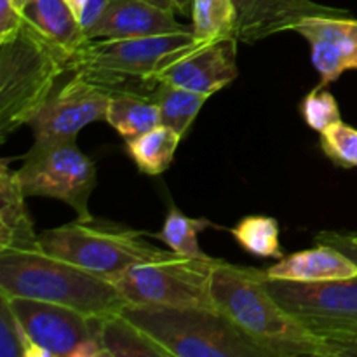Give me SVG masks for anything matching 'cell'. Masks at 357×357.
Returning a JSON list of instances; mask_svg holds the SVG:
<instances>
[{
	"mask_svg": "<svg viewBox=\"0 0 357 357\" xmlns=\"http://www.w3.org/2000/svg\"><path fill=\"white\" fill-rule=\"evenodd\" d=\"M232 237L244 251L260 258H284L279 241V223L271 216L253 215L241 220L232 230Z\"/></svg>",
	"mask_w": 357,
	"mask_h": 357,
	"instance_id": "25",
	"label": "cell"
},
{
	"mask_svg": "<svg viewBox=\"0 0 357 357\" xmlns=\"http://www.w3.org/2000/svg\"><path fill=\"white\" fill-rule=\"evenodd\" d=\"M0 293L58 303L100 319L128 305L114 281L51 257L42 246L0 255Z\"/></svg>",
	"mask_w": 357,
	"mask_h": 357,
	"instance_id": "3",
	"label": "cell"
},
{
	"mask_svg": "<svg viewBox=\"0 0 357 357\" xmlns=\"http://www.w3.org/2000/svg\"><path fill=\"white\" fill-rule=\"evenodd\" d=\"M314 239H316V244H330V246L337 248L342 253L347 255L354 264H357V243L352 239L351 234L323 230V232H317Z\"/></svg>",
	"mask_w": 357,
	"mask_h": 357,
	"instance_id": "31",
	"label": "cell"
},
{
	"mask_svg": "<svg viewBox=\"0 0 357 357\" xmlns=\"http://www.w3.org/2000/svg\"><path fill=\"white\" fill-rule=\"evenodd\" d=\"M101 345L105 356H149V357H169L159 344L146 337L138 326L121 314L101 319Z\"/></svg>",
	"mask_w": 357,
	"mask_h": 357,
	"instance_id": "22",
	"label": "cell"
},
{
	"mask_svg": "<svg viewBox=\"0 0 357 357\" xmlns=\"http://www.w3.org/2000/svg\"><path fill=\"white\" fill-rule=\"evenodd\" d=\"M146 236L149 232L91 215L42 232L40 246L51 257L115 282L132 265L166 253L152 246Z\"/></svg>",
	"mask_w": 357,
	"mask_h": 357,
	"instance_id": "6",
	"label": "cell"
},
{
	"mask_svg": "<svg viewBox=\"0 0 357 357\" xmlns=\"http://www.w3.org/2000/svg\"><path fill=\"white\" fill-rule=\"evenodd\" d=\"M122 316L169 357H268L215 307L126 305Z\"/></svg>",
	"mask_w": 357,
	"mask_h": 357,
	"instance_id": "4",
	"label": "cell"
},
{
	"mask_svg": "<svg viewBox=\"0 0 357 357\" xmlns=\"http://www.w3.org/2000/svg\"><path fill=\"white\" fill-rule=\"evenodd\" d=\"M267 272L220 260L209 282V296L268 357H335L333 349L303 328L267 288Z\"/></svg>",
	"mask_w": 357,
	"mask_h": 357,
	"instance_id": "1",
	"label": "cell"
},
{
	"mask_svg": "<svg viewBox=\"0 0 357 357\" xmlns=\"http://www.w3.org/2000/svg\"><path fill=\"white\" fill-rule=\"evenodd\" d=\"M183 31H192V24L178 23L173 10H164L143 0H110L87 37L139 38Z\"/></svg>",
	"mask_w": 357,
	"mask_h": 357,
	"instance_id": "15",
	"label": "cell"
},
{
	"mask_svg": "<svg viewBox=\"0 0 357 357\" xmlns=\"http://www.w3.org/2000/svg\"><path fill=\"white\" fill-rule=\"evenodd\" d=\"M23 16L40 33L70 52H75L89 38L66 0H33L23 9Z\"/></svg>",
	"mask_w": 357,
	"mask_h": 357,
	"instance_id": "18",
	"label": "cell"
},
{
	"mask_svg": "<svg viewBox=\"0 0 357 357\" xmlns=\"http://www.w3.org/2000/svg\"><path fill=\"white\" fill-rule=\"evenodd\" d=\"M72 56L26 20L16 33L0 40V142L30 124L72 75Z\"/></svg>",
	"mask_w": 357,
	"mask_h": 357,
	"instance_id": "2",
	"label": "cell"
},
{
	"mask_svg": "<svg viewBox=\"0 0 357 357\" xmlns=\"http://www.w3.org/2000/svg\"><path fill=\"white\" fill-rule=\"evenodd\" d=\"M265 272L271 279L324 282L354 278L357 275V264L330 244H317L312 250L298 251L281 258Z\"/></svg>",
	"mask_w": 357,
	"mask_h": 357,
	"instance_id": "17",
	"label": "cell"
},
{
	"mask_svg": "<svg viewBox=\"0 0 357 357\" xmlns=\"http://www.w3.org/2000/svg\"><path fill=\"white\" fill-rule=\"evenodd\" d=\"M110 96V91L79 73L66 77L28 124L35 138L28 152L75 139L80 129L96 121H105Z\"/></svg>",
	"mask_w": 357,
	"mask_h": 357,
	"instance_id": "11",
	"label": "cell"
},
{
	"mask_svg": "<svg viewBox=\"0 0 357 357\" xmlns=\"http://www.w3.org/2000/svg\"><path fill=\"white\" fill-rule=\"evenodd\" d=\"M275 300L310 331L333 349L357 338V275L324 282L265 279Z\"/></svg>",
	"mask_w": 357,
	"mask_h": 357,
	"instance_id": "8",
	"label": "cell"
},
{
	"mask_svg": "<svg viewBox=\"0 0 357 357\" xmlns=\"http://www.w3.org/2000/svg\"><path fill=\"white\" fill-rule=\"evenodd\" d=\"M143 2L152 3V6L160 7L164 10H173V13H176V7H174L173 0H143Z\"/></svg>",
	"mask_w": 357,
	"mask_h": 357,
	"instance_id": "33",
	"label": "cell"
},
{
	"mask_svg": "<svg viewBox=\"0 0 357 357\" xmlns=\"http://www.w3.org/2000/svg\"><path fill=\"white\" fill-rule=\"evenodd\" d=\"M7 298L23 330L26 357H107L101 345L100 317L58 303L21 296Z\"/></svg>",
	"mask_w": 357,
	"mask_h": 357,
	"instance_id": "9",
	"label": "cell"
},
{
	"mask_svg": "<svg viewBox=\"0 0 357 357\" xmlns=\"http://www.w3.org/2000/svg\"><path fill=\"white\" fill-rule=\"evenodd\" d=\"M105 121L124 139L135 138L162 124L159 107L150 94L132 91L112 93Z\"/></svg>",
	"mask_w": 357,
	"mask_h": 357,
	"instance_id": "19",
	"label": "cell"
},
{
	"mask_svg": "<svg viewBox=\"0 0 357 357\" xmlns=\"http://www.w3.org/2000/svg\"><path fill=\"white\" fill-rule=\"evenodd\" d=\"M321 149L342 167L357 166V129L345 122L331 126L321 132Z\"/></svg>",
	"mask_w": 357,
	"mask_h": 357,
	"instance_id": "27",
	"label": "cell"
},
{
	"mask_svg": "<svg viewBox=\"0 0 357 357\" xmlns=\"http://www.w3.org/2000/svg\"><path fill=\"white\" fill-rule=\"evenodd\" d=\"M150 98L159 107L162 124L174 129L181 138H185L201 108L211 96L159 80L150 93Z\"/></svg>",
	"mask_w": 357,
	"mask_h": 357,
	"instance_id": "21",
	"label": "cell"
},
{
	"mask_svg": "<svg viewBox=\"0 0 357 357\" xmlns=\"http://www.w3.org/2000/svg\"><path fill=\"white\" fill-rule=\"evenodd\" d=\"M0 356L26 357L23 330L10 307L9 298L3 293H0Z\"/></svg>",
	"mask_w": 357,
	"mask_h": 357,
	"instance_id": "28",
	"label": "cell"
},
{
	"mask_svg": "<svg viewBox=\"0 0 357 357\" xmlns=\"http://www.w3.org/2000/svg\"><path fill=\"white\" fill-rule=\"evenodd\" d=\"M192 31L139 38H87L72 56L73 73L110 93L150 94L157 77L194 47Z\"/></svg>",
	"mask_w": 357,
	"mask_h": 357,
	"instance_id": "5",
	"label": "cell"
},
{
	"mask_svg": "<svg viewBox=\"0 0 357 357\" xmlns=\"http://www.w3.org/2000/svg\"><path fill=\"white\" fill-rule=\"evenodd\" d=\"M220 258L185 257L167 250L132 265L115 281L128 305L215 307L209 282Z\"/></svg>",
	"mask_w": 357,
	"mask_h": 357,
	"instance_id": "7",
	"label": "cell"
},
{
	"mask_svg": "<svg viewBox=\"0 0 357 357\" xmlns=\"http://www.w3.org/2000/svg\"><path fill=\"white\" fill-rule=\"evenodd\" d=\"M108 2L110 0H66L73 16L77 17V21H79V24L86 33H89L91 28L103 16Z\"/></svg>",
	"mask_w": 357,
	"mask_h": 357,
	"instance_id": "29",
	"label": "cell"
},
{
	"mask_svg": "<svg viewBox=\"0 0 357 357\" xmlns=\"http://www.w3.org/2000/svg\"><path fill=\"white\" fill-rule=\"evenodd\" d=\"M30 2H33V0H14V3H16V6H17V7H20V9H21V10H23V9H24V7H26V6H28V3H30Z\"/></svg>",
	"mask_w": 357,
	"mask_h": 357,
	"instance_id": "35",
	"label": "cell"
},
{
	"mask_svg": "<svg viewBox=\"0 0 357 357\" xmlns=\"http://www.w3.org/2000/svg\"><path fill=\"white\" fill-rule=\"evenodd\" d=\"M337 357H357V338L337 349Z\"/></svg>",
	"mask_w": 357,
	"mask_h": 357,
	"instance_id": "32",
	"label": "cell"
},
{
	"mask_svg": "<svg viewBox=\"0 0 357 357\" xmlns=\"http://www.w3.org/2000/svg\"><path fill=\"white\" fill-rule=\"evenodd\" d=\"M351 237H352V239H354L356 243H357V236H356V234H351Z\"/></svg>",
	"mask_w": 357,
	"mask_h": 357,
	"instance_id": "36",
	"label": "cell"
},
{
	"mask_svg": "<svg viewBox=\"0 0 357 357\" xmlns=\"http://www.w3.org/2000/svg\"><path fill=\"white\" fill-rule=\"evenodd\" d=\"M192 35L199 44L234 37L236 3L234 0H192Z\"/></svg>",
	"mask_w": 357,
	"mask_h": 357,
	"instance_id": "23",
	"label": "cell"
},
{
	"mask_svg": "<svg viewBox=\"0 0 357 357\" xmlns=\"http://www.w3.org/2000/svg\"><path fill=\"white\" fill-rule=\"evenodd\" d=\"M300 112H302L303 121L317 132L326 131L331 126L342 122L338 101L335 100V96L326 89L324 84L312 89L303 98Z\"/></svg>",
	"mask_w": 357,
	"mask_h": 357,
	"instance_id": "26",
	"label": "cell"
},
{
	"mask_svg": "<svg viewBox=\"0 0 357 357\" xmlns=\"http://www.w3.org/2000/svg\"><path fill=\"white\" fill-rule=\"evenodd\" d=\"M17 171L2 160L0 166V255L30 251L40 248V236L35 232L33 222L26 208Z\"/></svg>",
	"mask_w": 357,
	"mask_h": 357,
	"instance_id": "16",
	"label": "cell"
},
{
	"mask_svg": "<svg viewBox=\"0 0 357 357\" xmlns=\"http://www.w3.org/2000/svg\"><path fill=\"white\" fill-rule=\"evenodd\" d=\"M17 174L26 195L58 199L80 218L91 216L89 197L96 187V166L75 139L28 152Z\"/></svg>",
	"mask_w": 357,
	"mask_h": 357,
	"instance_id": "10",
	"label": "cell"
},
{
	"mask_svg": "<svg viewBox=\"0 0 357 357\" xmlns=\"http://www.w3.org/2000/svg\"><path fill=\"white\" fill-rule=\"evenodd\" d=\"M293 31L310 45V58L324 86L340 79L347 70H357V20L349 16H310Z\"/></svg>",
	"mask_w": 357,
	"mask_h": 357,
	"instance_id": "13",
	"label": "cell"
},
{
	"mask_svg": "<svg viewBox=\"0 0 357 357\" xmlns=\"http://www.w3.org/2000/svg\"><path fill=\"white\" fill-rule=\"evenodd\" d=\"M211 227L215 225L209 220L190 218L183 211H180L176 206H171L160 232H149V237L164 243L173 253L202 258L208 257V255L199 246V234L204 232L206 229H211Z\"/></svg>",
	"mask_w": 357,
	"mask_h": 357,
	"instance_id": "24",
	"label": "cell"
},
{
	"mask_svg": "<svg viewBox=\"0 0 357 357\" xmlns=\"http://www.w3.org/2000/svg\"><path fill=\"white\" fill-rule=\"evenodd\" d=\"M181 139L174 129L160 124L143 135L126 139V150L143 174L157 176L171 166Z\"/></svg>",
	"mask_w": 357,
	"mask_h": 357,
	"instance_id": "20",
	"label": "cell"
},
{
	"mask_svg": "<svg viewBox=\"0 0 357 357\" xmlns=\"http://www.w3.org/2000/svg\"><path fill=\"white\" fill-rule=\"evenodd\" d=\"M234 3L237 14L234 37L244 44L293 30L310 16H349V10L314 0H234Z\"/></svg>",
	"mask_w": 357,
	"mask_h": 357,
	"instance_id": "14",
	"label": "cell"
},
{
	"mask_svg": "<svg viewBox=\"0 0 357 357\" xmlns=\"http://www.w3.org/2000/svg\"><path fill=\"white\" fill-rule=\"evenodd\" d=\"M174 7H176V13L185 14V16H190L192 9V0H173Z\"/></svg>",
	"mask_w": 357,
	"mask_h": 357,
	"instance_id": "34",
	"label": "cell"
},
{
	"mask_svg": "<svg viewBox=\"0 0 357 357\" xmlns=\"http://www.w3.org/2000/svg\"><path fill=\"white\" fill-rule=\"evenodd\" d=\"M237 38L225 37L208 44H195L174 59L157 77L185 89L213 96L237 77Z\"/></svg>",
	"mask_w": 357,
	"mask_h": 357,
	"instance_id": "12",
	"label": "cell"
},
{
	"mask_svg": "<svg viewBox=\"0 0 357 357\" xmlns=\"http://www.w3.org/2000/svg\"><path fill=\"white\" fill-rule=\"evenodd\" d=\"M23 23V10L14 3V0H0V40L16 33Z\"/></svg>",
	"mask_w": 357,
	"mask_h": 357,
	"instance_id": "30",
	"label": "cell"
}]
</instances>
